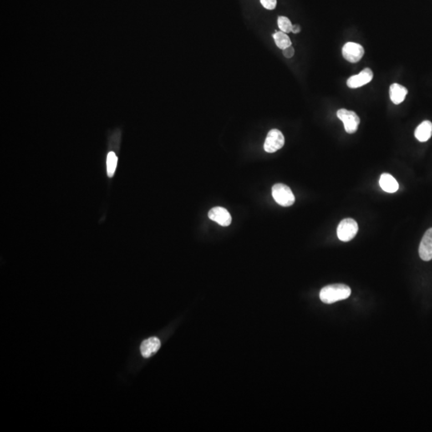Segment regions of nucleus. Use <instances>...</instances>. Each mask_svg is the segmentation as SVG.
Here are the masks:
<instances>
[{
  "mask_svg": "<svg viewBox=\"0 0 432 432\" xmlns=\"http://www.w3.org/2000/svg\"><path fill=\"white\" fill-rule=\"evenodd\" d=\"M352 293V290L348 286L341 283L326 286L319 293L321 301L324 303L331 304L333 302L346 300Z\"/></svg>",
  "mask_w": 432,
  "mask_h": 432,
  "instance_id": "nucleus-1",
  "label": "nucleus"
},
{
  "mask_svg": "<svg viewBox=\"0 0 432 432\" xmlns=\"http://www.w3.org/2000/svg\"><path fill=\"white\" fill-rule=\"evenodd\" d=\"M272 196L276 203L282 207L291 206L296 200L291 188L282 184H275L272 187Z\"/></svg>",
  "mask_w": 432,
  "mask_h": 432,
  "instance_id": "nucleus-2",
  "label": "nucleus"
},
{
  "mask_svg": "<svg viewBox=\"0 0 432 432\" xmlns=\"http://www.w3.org/2000/svg\"><path fill=\"white\" fill-rule=\"evenodd\" d=\"M358 224L353 219H345L338 224L337 235L341 241L348 242L352 240L358 233Z\"/></svg>",
  "mask_w": 432,
  "mask_h": 432,
  "instance_id": "nucleus-3",
  "label": "nucleus"
},
{
  "mask_svg": "<svg viewBox=\"0 0 432 432\" xmlns=\"http://www.w3.org/2000/svg\"><path fill=\"white\" fill-rule=\"evenodd\" d=\"M337 117L343 122L345 131L348 134H354L357 131L360 119L356 112L342 108L337 112Z\"/></svg>",
  "mask_w": 432,
  "mask_h": 432,
  "instance_id": "nucleus-4",
  "label": "nucleus"
},
{
  "mask_svg": "<svg viewBox=\"0 0 432 432\" xmlns=\"http://www.w3.org/2000/svg\"><path fill=\"white\" fill-rule=\"evenodd\" d=\"M284 143L285 139L282 133L277 129H272L266 135L263 148L266 152L274 153L281 149Z\"/></svg>",
  "mask_w": 432,
  "mask_h": 432,
  "instance_id": "nucleus-5",
  "label": "nucleus"
},
{
  "mask_svg": "<svg viewBox=\"0 0 432 432\" xmlns=\"http://www.w3.org/2000/svg\"><path fill=\"white\" fill-rule=\"evenodd\" d=\"M343 58L350 63H358L364 55V48L358 43L348 42L343 47L342 50Z\"/></svg>",
  "mask_w": 432,
  "mask_h": 432,
  "instance_id": "nucleus-6",
  "label": "nucleus"
},
{
  "mask_svg": "<svg viewBox=\"0 0 432 432\" xmlns=\"http://www.w3.org/2000/svg\"><path fill=\"white\" fill-rule=\"evenodd\" d=\"M373 78V72L367 67L359 74L350 77L347 81V85L350 88H358L369 83Z\"/></svg>",
  "mask_w": 432,
  "mask_h": 432,
  "instance_id": "nucleus-7",
  "label": "nucleus"
},
{
  "mask_svg": "<svg viewBox=\"0 0 432 432\" xmlns=\"http://www.w3.org/2000/svg\"><path fill=\"white\" fill-rule=\"evenodd\" d=\"M208 217L210 220L216 222L217 224L223 226H229L232 220L231 214L227 210L221 207H215L210 210L208 212Z\"/></svg>",
  "mask_w": 432,
  "mask_h": 432,
  "instance_id": "nucleus-8",
  "label": "nucleus"
},
{
  "mask_svg": "<svg viewBox=\"0 0 432 432\" xmlns=\"http://www.w3.org/2000/svg\"><path fill=\"white\" fill-rule=\"evenodd\" d=\"M419 256L423 261L432 260V228L426 231L419 245Z\"/></svg>",
  "mask_w": 432,
  "mask_h": 432,
  "instance_id": "nucleus-9",
  "label": "nucleus"
},
{
  "mask_svg": "<svg viewBox=\"0 0 432 432\" xmlns=\"http://www.w3.org/2000/svg\"><path fill=\"white\" fill-rule=\"evenodd\" d=\"M161 343L159 338L156 337H151L148 339H146L140 346V352L142 356L144 358H149L150 356L156 353L158 350L160 348Z\"/></svg>",
  "mask_w": 432,
  "mask_h": 432,
  "instance_id": "nucleus-10",
  "label": "nucleus"
},
{
  "mask_svg": "<svg viewBox=\"0 0 432 432\" xmlns=\"http://www.w3.org/2000/svg\"><path fill=\"white\" fill-rule=\"evenodd\" d=\"M408 94V89L399 83H393L390 87V98L394 104H400Z\"/></svg>",
  "mask_w": 432,
  "mask_h": 432,
  "instance_id": "nucleus-11",
  "label": "nucleus"
},
{
  "mask_svg": "<svg viewBox=\"0 0 432 432\" xmlns=\"http://www.w3.org/2000/svg\"><path fill=\"white\" fill-rule=\"evenodd\" d=\"M379 185H380L381 188L386 192H396L399 189V184H398L396 179L388 173H383L381 175L380 179H379Z\"/></svg>",
  "mask_w": 432,
  "mask_h": 432,
  "instance_id": "nucleus-12",
  "label": "nucleus"
},
{
  "mask_svg": "<svg viewBox=\"0 0 432 432\" xmlns=\"http://www.w3.org/2000/svg\"><path fill=\"white\" fill-rule=\"evenodd\" d=\"M432 135V123L428 120L420 123L414 131V136L419 141L426 142Z\"/></svg>",
  "mask_w": 432,
  "mask_h": 432,
  "instance_id": "nucleus-13",
  "label": "nucleus"
},
{
  "mask_svg": "<svg viewBox=\"0 0 432 432\" xmlns=\"http://www.w3.org/2000/svg\"><path fill=\"white\" fill-rule=\"evenodd\" d=\"M273 38L276 46L280 49L284 50L291 46V41L287 33L282 32H276L273 35Z\"/></svg>",
  "mask_w": 432,
  "mask_h": 432,
  "instance_id": "nucleus-14",
  "label": "nucleus"
},
{
  "mask_svg": "<svg viewBox=\"0 0 432 432\" xmlns=\"http://www.w3.org/2000/svg\"><path fill=\"white\" fill-rule=\"evenodd\" d=\"M118 158L113 151L108 153L107 158V171L109 177H112L114 175V171L116 170Z\"/></svg>",
  "mask_w": 432,
  "mask_h": 432,
  "instance_id": "nucleus-15",
  "label": "nucleus"
},
{
  "mask_svg": "<svg viewBox=\"0 0 432 432\" xmlns=\"http://www.w3.org/2000/svg\"><path fill=\"white\" fill-rule=\"evenodd\" d=\"M278 26L280 27V29L281 30V32L287 34L291 32V29H292V26L293 25H292L290 19L287 18V17L280 16L278 18Z\"/></svg>",
  "mask_w": 432,
  "mask_h": 432,
  "instance_id": "nucleus-16",
  "label": "nucleus"
},
{
  "mask_svg": "<svg viewBox=\"0 0 432 432\" xmlns=\"http://www.w3.org/2000/svg\"><path fill=\"white\" fill-rule=\"evenodd\" d=\"M263 7L267 10H274L277 4V0H260Z\"/></svg>",
  "mask_w": 432,
  "mask_h": 432,
  "instance_id": "nucleus-17",
  "label": "nucleus"
},
{
  "mask_svg": "<svg viewBox=\"0 0 432 432\" xmlns=\"http://www.w3.org/2000/svg\"><path fill=\"white\" fill-rule=\"evenodd\" d=\"M282 54H283V56H284V57H286V58H292L294 56V54H295V50H294L293 47H292V46H290V47H287L286 49L282 50Z\"/></svg>",
  "mask_w": 432,
  "mask_h": 432,
  "instance_id": "nucleus-18",
  "label": "nucleus"
},
{
  "mask_svg": "<svg viewBox=\"0 0 432 432\" xmlns=\"http://www.w3.org/2000/svg\"><path fill=\"white\" fill-rule=\"evenodd\" d=\"M300 31H301V28H300V26L299 25H293L292 26V29H291V32H293L294 34L300 33Z\"/></svg>",
  "mask_w": 432,
  "mask_h": 432,
  "instance_id": "nucleus-19",
  "label": "nucleus"
}]
</instances>
